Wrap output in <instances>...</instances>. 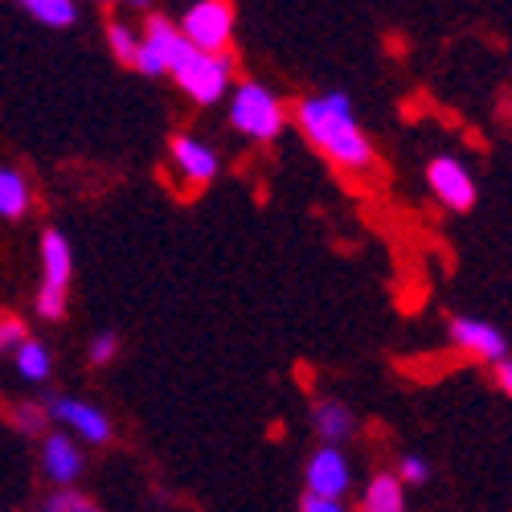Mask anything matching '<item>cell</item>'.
<instances>
[{"label": "cell", "mask_w": 512, "mask_h": 512, "mask_svg": "<svg viewBox=\"0 0 512 512\" xmlns=\"http://www.w3.org/2000/svg\"><path fill=\"white\" fill-rule=\"evenodd\" d=\"M312 431H316V439H324L328 447H340L345 439L357 435V414H353L345 402L324 398V402L312 406Z\"/></svg>", "instance_id": "12"}, {"label": "cell", "mask_w": 512, "mask_h": 512, "mask_svg": "<svg viewBox=\"0 0 512 512\" xmlns=\"http://www.w3.org/2000/svg\"><path fill=\"white\" fill-rule=\"evenodd\" d=\"M300 127L304 136L316 144V152H324L332 164L349 168V173H365L373 164V144L361 132V123L353 115V99L345 91H328L316 99L300 103Z\"/></svg>", "instance_id": "1"}, {"label": "cell", "mask_w": 512, "mask_h": 512, "mask_svg": "<svg viewBox=\"0 0 512 512\" xmlns=\"http://www.w3.org/2000/svg\"><path fill=\"white\" fill-rule=\"evenodd\" d=\"M283 103L275 91H267L263 82H242L230 99V127L242 132L246 140H259V144H271L279 132H283Z\"/></svg>", "instance_id": "2"}, {"label": "cell", "mask_w": 512, "mask_h": 512, "mask_svg": "<svg viewBox=\"0 0 512 512\" xmlns=\"http://www.w3.org/2000/svg\"><path fill=\"white\" fill-rule=\"evenodd\" d=\"M99 5H136V9H152V0H99Z\"/></svg>", "instance_id": "26"}, {"label": "cell", "mask_w": 512, "mask_h": 512, "mask_svg": "<svg viewBox=\"0 0 512 512\" xmlns=\"http://www.w3.org/2000/svg\"><path fill=\"white\" fill-rule=\"evenodd\" d=\"M25 340H29V332L17 316H0V353H17Z\"/></svg>", "instance_id": "20"}, {"label": "cell", "mask_w": 512, "mask_h": 512, "mask_svg": "<svg viewBox=\"0 0 512 512\" xmlns=\"http://www.w3.org/2000/svg\"><path fill=\"white\" fill-rule=\"evenodd\" d=\"M17 5H21L33 21L50 25V29H66V25H74V17H78L74 0H17Z\"/></svg>", "instance_id": "16"}, {"label": "cell", "mask_w": 512, "mask_h": 512, "mask_svg": "<svg viewBox=\"0 0 512 512\" xmlns=\"http://www.w3.org/2000/svg\"><path fill=\"white\" fill-rule=\"evenodd\" d=\"M300 512H345V504L340 500H324V496H304V504H300Z\"/></svg>", "instance_id": "24"}, {"label": "cell", "mask_w": 512, "mask_h": 512, "mask_svg": "<svg viewBox=\"0 0 512 512\" xmlns=\"http://www.w3.org/2000/svg\"><path fill=\"white\" fill-rule=\"evenodd\" d=\"M361 512H406V484L398 472H377L361 492Z\"/></svg>", "instance_id": "14"}, {"label": "cell", "mask_w": 512, "mask_h": 512, "mask_svg": "<svg viewBox=\"0 0 512 512\" xmlns=\"http://www.w3.org/2000/svg\"><path fill=\"white\" fill-rule=\"evenodd\" d=\"M173 78H177V87H181L193 103L209 107V103H218V99L230 91L234 62H230L226 54H205V50H193V54L181 62V70H177Z\"/></svg>", "instance_id": "5"}, {"label": "cell", "mask_w": 512, "mask_h": 512, "mask_svg": "<svg viewBox=\"0 0 512 512\" xmlns=\"http://www.w3.org/2000/svg\"><path fill=\"white\" fill-rule=\"evenodd\" d=\"M50 369H54V361H50V349L41 345V340H25V345L17 349V373H21V377L46 381Z\"/></svg>", "instance_id": "17"}, {"label": "cell", "mask_w": 512, "mask_h": 512, "mask_svg": "<svg viewBox=\"0 0 512 512\" xmlns=\"http://www.w3.org/2000/svg\"><path fill=\"white\" fill-rule=\"evenodd\" d=\"M50 414H54L58 422H66L70 431H74L78 439H87V443H107V439H111V422H107V414H103L99 406H91V402L54 398V402H50Z\"/></svg>", "instance_id": "10"}, {"label": "cell", "mask_w": 512, "mask_h": 512, "mask_svg": "<svg viewBox=\"0 0 512 512\" xmlns=\"http://www.w3.org/2000/svg\"><path fill=\"white\" fill-rule=\"evenodd\" d=\"M181 33L193 41L205 54H222L234 37V9L226 0H197V5L185 13Z\"/></svg>", "instance_id": "7"}, {"label": "cell", "mask_w": 512, "mask_h": 512, "mask_svg": "<svg viewBox=\"0 0 512 512\" xmlns=\"http://www.w3.org/2000/svg\"><path fill=\"white\" fill-rule=\"evenodd\" d=\"M308 492L312 496H324V500H345V492L353 488V463L340 447H320L312 459H308Z\"/></svg>", "instance_id": "9"}, {"label": "cell", "mask_w": 512, "mask_h": 512, "mask_svg": "<svg viewBox=\"0 0 512 512\" xmlns=\"http://www.w3.org/2000/svg\"><path fill=\"white\" fill-rule=\"evenodd\" d=\"M447 336H451L455 349L472 353V357H480V361H488V365H500V361L508 357V336H504L496 324H488V320L455 316V320L447 324Z\"/></svg>", "instance_id": "8"}, {"label": "cell", "mask_w": 512, "mask_h": 512, "mask_svg": "<svg viewBox=\"0 0 512 512\" xmlns=\"http://www.w3.org/2000/svg\"><path fill=\"white\" fill-rule=\"evenodd\" d=\"M70 271H74V254H70L66 234L46 230V234H41V287H37V316L58 320V316L66 312Z\"/></svg>", "instance_id": "3"}, {"label": "cell", "mask_w": 512, "mask_h": 512, "mask_svg": "<svg viewBox=\"0 0 512 512\" xmlns=\"http://www.w3.org/2000/svg\"><path fill=\"white\" fill-rule=\"evenodd\" d=\"M426 189L455 213L476 209V201H480L472 168H467L463 160H455V156H431V164H426Z\"/></svg>", "instance_id": "6"}, {"label": "cell", "mask_w": 512, "mask_h": 512, "mask_svg": "<svg viewBox=\"0 0 512 512\" xmlns=\"http://www.w3.org/2000/svg\"><path fill=\"white\" fill-rule=\"evenodd\" d=\"M492 381L504 398H512V357H504L500 365H492Z\"/></svg>", "instance_id": "23"}, {"label": "cell", "mask_w": 512, "mask_h": 512, "mask_svg": "<svg viewBox=\"0 0 512 512\" xmlns=\"http://www.w3.org/2000/svg\"><path fill=\"white\" fill-rule=\"evenodd\" d=\"M115 349H119V340H115L111 332H99V336L91 340V353H87V361H91V365H107V361L115 357Z\"/></svg>", "instance_id": "21"}, {"label": "cell", "mask_w": 512, "mask_h": 512, "mask_svg": "<svg viewBox=\"0 0 512 512\" xmlns=\"http://www.w3.org/2000/svg\"><path fill=\"white\" fill-rule=\"evenodd\" d=\"M398 480L402 484H426V480H431V463H426L422 455H414V451H406L398 459Z\"/></svg>", "instance_id": "19"}, {"label": "cell", "mask_w": 512, "mask_h": 512, "mask_svg": "<svg viewBox=\"0 0 512 512\" xmlns=\"http://www.w3.org/2000/svg\"><path fill=\"white\" fill-rule=\"evenodd\" d=\"M58 500L66 504V512H99L87 496H78V492H58Z\"/></svg>", "instance_id": "25"}, {"label": "cell", "mask_w": 512, "mask_h": 512, "mask_svg": "<svg viewBox=\"0 0 512 512\" xmlns=\"http://www.w3.org/2000/svg\"><path fill=\"white\" fill-rule=\"evenodd\" d=\"M197 46L177 29V25H168L164 17H148L144 25V41H140V54H136V70L144 78H160L164 70L168 74H177L181 62L193 54Z\"/></svg>", "instance_id": "4"}, {"label": "cell", "mask_w": 512, "mask_h": 512, "mask_svg": "<svg viewBox=\"0 0 512 512\" xmlns=\"http://www.w3.org/2000/svg\"><path fill=\"white\" fill-rule=\"evenodd\" d=\"M173 164H177V173L197 189H205L213 177H218V152H213L209 144H201L197 136H177L173 140Z\"/></svg>", "instance_id": "11"}, {"label": "cell", "mask_w": 512, "mask_h": 512, "mask_svg": "<svg viewBox=\"0 0 512 512\" xmlns=\"http://www.w3.org/2000/svg\"><path fill=\"white\" fill-rule=\"evenodd\" d=\"M41 467H46V476L54 484H70L82 472V451L66 435H46V447H41Z\"/></svg>", "instance_id": "13"}, {"label": "cell", "mask_w": 512, "mask_h": 512, "mask_svg": "<svg viewBox=\"0 0 512 512\" xmlns=\"http://www.w3.org/2000/svg\"><path fill=\"white\" fill-rule=\"evenodd\" d=\"M29 209V181L17 168H0V218H21Z\"/></svg>", "instance_id": "15"}, {"label": "cell", "mask_w": 512, "mask_h": 512, "mask_svg": "<svg viewBox=\"0 0 512 512\" xmlns=\"http://www.w3.org/2000/svg\"><path fill=\"white\" fill-rule=\"evenodd\" d=\"M107 41H111V54H115L123 66H136V54H140V41H144V37H136L132 25L111 21V25H107Z\"/></svg>", "instance_id": "18"}, {"label": "cell", "mask_w": 512, "mask_h": 512, "mask_svg": "<svg viewBox=\"0 0 512 512\" xmlns=\"http://www.w3.org/2000/svg\"><path fill=\"white\" fill-rule=\"evenodd\" d=\"M13 418H17V426H21V431H25V435H33V431H41V422H46V410H33V406H21V410H17Z\"/></svg>", "instance_id": "22"}]
</instances>
